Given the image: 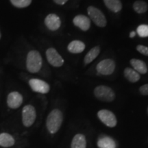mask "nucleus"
<instances>
[{
  "instance_id": "1",
  "label": "nucleus",
  "mask_w": 148,
  "mask_h": 148,
  "mask_svg": "<svg viewBox=\"0 0 148 148\" xmlns=\"http://www.w3.org/2000/svg\"><path fill=\"white\" fill-rule=\"evenodd\" d=\"M63 116L62 112L58 109L53 110L47 116L46 125L47 130L51 134H55L60 129L62 125Z\"/></svg>"
},
{
  "instance_id": "2",
  "label": "nucleus",
  "mask_w": 148,
  "mask_h": 148,
  "mask_svg": "<svg viewBox=\"0 0 148 148\" xmlns=\"http://www.w3.org/2000/svg\"><path fill=\"white\" fill-rule=\"evenodd\" d=\"M42 57L38 51L32 50L27 53L26 66L27 71L35 73L40 71L42 66Z\"/></svg>"
},
{
  "instance_id": "3",
  "label": "nucleus",
  "mask_w": 148,
  "mask_h": 148,
  "mask_svg": "<svg viewBox=\"0 0 148 148\" xmlns=\"http://www.w3.org/2000/svg\"><path fill=\"white\" fill-rule=\"evenodd\" d=\"M94 95L98 99L106 102L112 101L115 98V94L113 90L104 85L97 86L94 90Z\"/></svg>"
},
{
  "instance_id": "4",
  "label": "nucleus",
  "mask_w": 148,
  "mask_h": 148,
  "mask_svg": "<svg viewBox=\"0 0 148 148\" xmlns=\"http://www.w3.org/2000/svg\"><path fill=\"white\" fill-rule=\"evenodd\" d=\"M87 12L90 20H92L96 25L100 27L106 26L107 23L106 18L99 9L94 6H89L87 8Z\"/></svg>"
},
{
  "instance_id": "5",
  "label": "nucleus",
  "mask_w": 148,
  "mask_h": 148,
  "mask_svg": "<svg viewBox=\"0 0 148 148\" xmlns=\"http://www.w3.org/2000/svg\"><path fill=\"white\" fill-rule=\"evenodd\" d=\"M36 117L34 107L32 105H26L22 110V122L25 127H28L33 125Z\"/></svg>"
},
{
  "instance_id": "6",
  "label": "nucleus",
  "mask_w": 148,
  "mask_h": 148,
  "mask_svg": "<svg viewBox=\"0 0 148 148\" xmlns=\"http://www.w3.org/2000/svg\"><path fill=\"white\" fill-rule=\"evenodd\" d=\"M96 69L98 73L101 75H111L115 69V62L112 59H104L97 64Z\"/></svg>"
},
{
  "instance_id": "7",
  "label": "nucleus",
  "mask_w": 148,
  "mask_h": 148,
  "mask_svg": "<svg viewBox=\"0 0 148 148\" xmlns=\"http://www.w3.org/2000/svg\"><path fill=\"white\" fill-rule=\"evenodd\" d=\"M98 118L103 124L110 127H113L116 125L117 121L113 112L108 110H101L97 113Z\"/></svg>"
},
{
  "instance_id": "8",
  "label": "nucleus",
  "mask_w": 148,
  "mask_h": 148,
  "mask_svg": "<svg viewBox=\"0 0 148 148\" xmlns=\"http://www.w3.org/2000/svg\"><path fill=\"white\" fill-rule=\"evenodd\" d=\"M46 56L49 63L55 67H60L64 64V60L54 48H49L46 51Z\"/></svg>"
},
{
  "instance_id": "9",
  "label": "nucleus",
  "mask_w": 148,
  "mask_h": 148,
  "mask_svg": "<svg viewBox=\"0 0 148 148\" xmlns=\"http://www.w3.org/2000/svg\"><path fill=\"white\" fill-rule=\"evenodd\" d=\"M29 84L33 91L46 94L50 90L49 85L45 81L40 79L33 78L29 81Z\"/></svg>"
},
{
  "instance_id": "10",
  "label": "nucleus",
  "mask_w": 148,
  "mask_h": 148,
  "mask_svg": "<svg viewBox=\"0 0 148 148\" xmlns=\"http://www.w3.org/2000/svg\"><path fill=\"white\" fill-rule=\"evenodd\" d=\"M23 103V97L18 92H11L7 98V104L9 108L16 109L19 108Z\"/></svg>"
},
{
  "instance_id": "11",
  "label": "nucleus",
  "mask_w": 148,
  "mask_h": 148,
  "mask_svg": "<svg viewBox=\"0 0 148 148\" xmlns=\"http://www.w3.org/2000/svg\"><path fill=\"white\" fill-rule=\"evenodd\" d=\"M45 24L49 30L56 31L60 28L61 25L60 18L57 14H49L46 16Z\"/></svg>"
},
{
  "instance_id": "12",
  "label": "nucleus",
  "mask_w": 148,
  "mask_h": 148,
  "mask_svg": "<svg viewBox=\"0 0 148 148\" xmlns=\"http://www.w3.org/2000/svg\"><path fill=\"white\" fill-rule=\"evenodd\" d=\"M73 23L75 26L79 27L82 31H87L90 27V19L88 16L82 14L75 16L73 19Z\"/></svg>"
},
{
  "instance_id": "13",
  "label": "nucleus",
  "mask_w": 148,
  "mask_h": 148,
  "mask_svg": "<svg viewBox=\"0 0 148 148\" xmlns=\"http://www.w3.org/2000/svg\"><path fill=\"white\" fill-rule=\"evenodd\" d=\"M67 49L72 53H82L85 49V44L81 40H73L68 45Z\"/></svg>"
},
{
  "instance_id": "14",
  "label": "nucleus",
  "mask_w": 148,
  "mask_h": 148,
  "mask_svg": "<svg viewBox=\"0 0 148 148\" xmlns=\"http://www.w3.org/2000/svg\"><path fill=\"white\" fill-rule=\"evenodd\" d=\"M130 64L133 69L137 71L139 74H145L147 72V65L143 60L132 58L130 60Z\"/></svg>"
},
{
  "instance_id": "15",
  "label": "nucleus",
  "mask_w": 148,
  "mask_h": 148,
  "mask_svg": "<svg viewBox=\"0 0 148 148\" xmlns=\"http://www.w3.org/2000/svg\"><path fill=\"white\" fill-rule=\"evenodd\" d=\"M15 140L12 135L8 133H1L0 134V146L3 147H10L14 145Z\"/></svg>"
},
{
  "instance_id": "16",
  "label": "nucleus",
  "mask_w": 148,
  "mask_h": 148,
  "mask_svg": "<svg viewBox=\"0 0 148 148\" xmlns=\"http://www.w3.org/2000/svg\"><path fill=\"white\" fill-rule=\"evenodd\" d=\"M71 148H86V140L84 135L77 134L74 136L72 140Z\"/></svg>"
},
{
  "instance_id": "17",
  "label": "nucleus",
  "mask_w": 148,
  "mask_h": 148,
  "mask_svg": "<svg viewBox=\"0 0 148 148\" xmlns=\"http://www.w3.org/2000/svg\"><path fill=\"white\" fill-rule=\"evenodd\" d=\"M124 76L129 82L134 83L140 79V74L132 68L127 67L124 70Z\"/></svg>"
},
{
  "instance_id": "18",
  "label": "nucleus",
  "mask_w": 148,
  "mask_h": 148,
  "mask_svg": "<svg viewBox=\"0 0 148 148\" xmlns=\"http://www.w3.org/2000/svg\"><path fill=\"white\" fill-rule=\"evenodd\" d=\"M99 148H116V143L112 138L108 136H102L97 141Z\"/></svg>"
},
{
  "instance_id": "19",
  "label": "nucleus",
  "mask_w": 148,
  "mask_h": 148,
  "mask_svg": "<svg viewBox=\"0 0 148 148\" xmlns=\"http://www.w3.org/2000/svg\"><path fill=\"white\" fill-rule=\"evenodd\" d=\"M106 6L113 12H119L122 9V3L120 0H103Z\"/></svg>"
},
{
  "instance_id": "20",
  "label": "nucleus",
  "mask_w": 148,
  "mask_h": 148,
  "mask_svg": "<svg viewBox=\"0 0 148 148\" xmlns=\"http://www.w3.org/2000/svg\"><path fill=\"white\" fill-rule=\"evenodd\" d=\"M100 53V48L98 46L92 47L88 52L85 56L84 59V62L85 64H90L98 56V55Z\"/></svg>"
},
{
  "instance_id": "21",
  "label": "nucleus",
  "mask_w": 148,
  "mask_h": 148,
  "mask_svg": "<svg viewBox=\"0 0 148 148\" xmlns=\"http://www.w3.org/2000/svg\"><path fill=\"white\" fill-rule=\"evenodd\" d=\"M133 9L138 14H143L147 12L148 9V5L145 1L138 0L135 1L133 4Z\"/></svg>"
},
{
  "instance_id": "22",
  "label": "nucleus",
  "mask_w": 148,
  "mask_h": 148,
  "mask_svg": "<svg viewBox=\"0 0 148 148\" xmlns=\"http://www.w3.org/2000/svg\"><path fill=\"white\" fill-rule=\"evenodd\" d=\"M12 5L16 8H25L30 5L32 3V0H10Z\"/></svg>"
},
{
  "instance_id": "23",
  "label": "nucleus",
  "mask_w": 148,
  "mask_h": 148,
  "mask_svg": "<svg viewBox=\"0 0 148 148\" xmlns=\"http://www.w3.org/2000/svg\"><path fill=\"white\" fill-rule=\"evenodd\" d=\"M136 33L138 36L142 37V38L148 37V25L142 24V25H138L137 29H136Z\"/></svg>"
},
{
  "instance_id": "24",
  "label": "nucleus",
  "mask_w": 148,
  "mask_h": 148,
  "mask_svg": "<svg viewBox=\"0 0 148 148\" xmlns=\"http://www.w3.org/2000/svg\"><path fill=\"white\" fill-rule=\"evenodd\" d=\"M136 50L141 53V54L148 56V47H146V46L138 45L136 46Z\"/></svg>"
},
{
  "instance_id": "25",
  "label": "nucleus",
  "mask_w": 148,
  "mask_h": 148,
  "mask_svg": "<svg viewBox=\"0 0 148 148\" xmlns=\"http://www.w3.org/2000/svg\"><path fill=\"white\" fill-rule=\"evenodd\" d=\"M139 91L142 95H148V84H144L141 86L139 88Z\"/></svg>"
},
{
  "instance_id": "26",
  "label": "nucleus",
  "mask_w": 148,
  "mask_h": 148,
  "mask_svg": "<svg viewBox=\"0 0 148 148\" xmlns=\"http://www.w3.org/2000/svg\"><path fill=\"white\" fill-rule=\"evenodd\" d=\"M67 1L68 0H53V1L58 5H64Z\"/></svg>"
},
{
  "instance_id": "27",
  "label": "nucleus",
  "mask_w": 148,
  "mask_h": 148,
  "mask_svg": "<svg viewBox=\"0 0 148 148\" xmlns=\"http://www.w3.org/2000/svg\"><path fill=\"white\" fill-rule=\"evenodd\" d=\"M135 36H136V32L135 31H132L130 32V38H134Z\"/></svg>"
},
{
  "instance_id": "28",
  "label": "nucleus",
  "mask_w": 148,
  "mask_h": 148,
  "mask_svg": "<svg viewBox=\"0 0 148 148\" xmlns=\"http://www.w3.org/2000/svg\"><path fill=\"white\" fill-rule=\"evenodd\" d=\"M0 38H1V32H0Z\"/></svg>"
},
{
  "instance_id": "29",
  "label": "nucleus",
  "mask_w": 148,
  "mask_h": 148,
  "mask_svg": "<svg viewBox=\"0 0 148 148\" xmlns=\"http://www.w3.org/2000/svg\"><path fill=\"white\" fill-rule=\"evenodd\" d=\"M147 111H148V109H147Z\"/></svg>"
}]
</instances>
